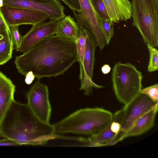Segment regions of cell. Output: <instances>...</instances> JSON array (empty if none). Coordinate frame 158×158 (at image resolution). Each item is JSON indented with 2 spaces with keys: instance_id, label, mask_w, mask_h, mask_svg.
Listing matches in <instances>:
<instances>
[{
  "instance_id": "1",
  "label": "cell",
  "mask_w": 158,
  "mask_h": 158,
  "mask_svg": "<svg viewBox=\"0 0 158 158\" xmlns=\"http://www.w3.org/2000/svg\"><path fill=\"white\" fill-rule=\"evenodd\" d=\"M77 61L75 42L56 35L46 37L16 56L14 63L19 73L26 76L31 72L40 79L61 75Z\"/></svg>"
},
{
  "instance_id": "2",
  "label": "cell",
  "mask_w": 158,
  "mask_h": 158,
  "mask_svg": "<svg viewBox=\"0 0 158 158\" xmlns=\"http://www.w3.org/2000/svg\"><path fill=\"white\" fill-rule=\"evenodd\" d=\"M0 135L19 145H44L50 140L63 138L55 132L53 125L37 117L27 104L15 100L0 125Z\"/></svg>"
},
{
  "instance_id": "3",
  "label": "cell",
  "mask_w": 158,
  "mask_h": 158,
  "mask_svg": "<svg viewBox=\"0 0 158 158\" xmlns=\"http://www.w3.org/2000/svg\"><path fill=\"white\" fill-rule=\"evenodd\" d=\"M113 115L101 107L81 109L53 125L56 133H72L91 135L111 123Z\"/></svg>"
},
{
  "instance_id": "4",
  "label": "cell",
  "mask_w": 158,
  "mask_h": 158,
  "mask_svg": "<svg viewBox=\"0 0 158 158\" xmlns=\"http://www.w3.org/2000/svg\"><path fill=\"white\" fill-rule=\"evenodd\" d=\"M132 25L141 34L145 43L158 46V0H131Z\"/></svg>"
},
{
  "instance_id": "5",
  "label": "cell",
  "mask_w": 158,
  "mask_h": 158,
  "mask_svg": "<svg viewBox=\"0 0 158 158\" xmlns=\"http://www.w3.org/2000/svg\"><path fill=\"white\" fill-rule=\"evenodd\" d=\"M143 78L141 73L133 65L116 63L113 69L111 79L118 101L125 105L141 94Z\"/></svg>"
},
{
  "instance_id": "6",
  "label": "cell",
  "mask_w": 158,
  "mask_h": 158,
  "mask_svg": "<svg viewBox=\"0 0 158 158\" xmlns=\"http://www.w3.org/2000/svg\"><path fill=\"white\" fill-rule=\"evenodd\" d=\"M157 105L158 103L141 93L123 108L116 112L113 115V120L119 123L121 127L119 132L113 140V143L119 142L122 135L138 119Z\"/></svg>"
},
{
  "instance_id": "7",
  "label": "cell",
  "mask_w": 158,
  "mask_h": 158,
  "mask_svg": "<svg viewBox=\"0 0 158 158\" xmlns=\"http://www.w3.org/2000/svg\"><path fill=\"white\" fill-rule=\"evenodd\" d=\"M80 10L78 14L73 11L77 23L88 29L92 34L100 50L107 42L102 27L101 20L93 6L90 0H78Z\"/></svg>"
},
{
  "instance_id": "8",
  "label": "cell",
  "mask_w": 158,
  "mask_h": 158,
  "mask_svg": "<svg viewBox=\"0 0 158 158\" xmlns=\"http://www.w3.org/2000/svg\"><path fill=\"white\" fill-rule=\"evenodd\" d=\"M38 79L26 94L27 105L35 115L43 122L50 123L51 106L48 86Z\"/></svg>"
},
{
  "instance_id": "9",
  "label": "cell",
  "mask_w": 158,
  "mask_h": 158,
  "mask_svg": "<svg viewBox=\"0 0 158 158\" xmlns=\"http://www.w3.org/2000/svg\"><path fill=\"white\" fill-rule=\"evenodd\" d=\"M97 46L94 37L88 30L84 59L81 66L80 67L79 78L81 82L80 90H84V94L85 95H89L91 94L93 88L100 89L103 87L95 83L92 79L95 52Z\"/></svg>"
},
{
  "instance_id": "10",
  "label": "cell",
  "mask_w": 158,
  "mask_h": 158,
  "mask_svg": "<svg viewBox=\"0 0 158 158\" xmlns=\"http://www.w3.org/2000/svg\"><path fill=\"white\" fill-rule=\"evenodd\" d=\"M3 6L38 11L57 21L65 16L64 7L59 0H3Z\"/></svg>"
},
{
  "instance_id": "11",
  "label": "cell",
  "mask_w": 158,
  "mask_h": 158,
  "mask_svg": "<svg viewBox=\"0 0 158 158\" xmlns=\"http://www.w3.org/2000/svg\"><path fill=\"white\" fill-rule=\"evenodd\" d=\"M0 10L8 26H19L23 24L34 25L44 22L49 18L45 13L25 8L3 6Z\"/></svg>"
},
{
  "instance_id": "12",
  "label": "cell",
  "mask_w": 158,
  "mask_h": 158,
  "mask_svg": "<svg viewBox=\"0 0 158 158\" xmlns=\"http://www.w3.org/2000/svg\"><path fill=\"white\" fill-rule=\"evenodd\" d=\"M56 26V21L52 20L33 25L31 29L22 36L19 47L16 51L24 53L43 39L55 34Z\"/></svg>"
},
{
  "instance_id": "13",
  "label": "cell",
  "mask_w": 158,
  "mask_h": 158,
  "mask_svg": "<svg viewBox=\"0 0 158 158\" xmlns=\"http://www.w3.org/2000/svg\"><path fill=\"white\" fill-rule=\"evenodd\" d=\"M110 19L116 23L131 17V6L128 0H102Z\"/></svg>"
},
{
  "instance_id": "14",
  "label": "cell",
  "mask_w": 158,
  "mask_h": 158,
  "mask_svg": "<svg viewBox=\"0 0 158 158\" xmlns=\"http://www.w3.org/2000/svg\"><path fill=\"white\" fill-rule=\"evenodd\" d=\"M15 88L11 80L0 71V125L15 100Z\"/></svg>"
},
{
  "instance_id": "15",
  "label": "cell",
  "mask_w": 158,
  "mask_h": 158,
  "mask_svg": "<svg viewBox=\"0 0 158 158\" xmlns=\"http://www.w3.org/2000/svg\"><path fill=\"white\" fill-rule=\"evenodd\" d=\"M158 105L138 119L132 126L121 137L119 141L127 138L139 136L146 132L154 126Z\"/></svg>"
},
{
  "instance_id": "16",
  "label": "cell",
  "mask_w": 158,
  "mask_h": 158,
  "mask_svg": "<svg viewBox=\"0 0 158 158\" xmlns=\"http://www.w3.org/2000/svg\"><path fill=\"white\" fill-rule=\"evenodd\" d=\"M80 32V28L74 18L65 16L56 21L55 34L75 42Z\"/></svg>"
},
{
  "instance_id": "17",
  "label": "cell",
  "mask_w": 158,
  "mask_h": 158,
  "mask_svg": "<svg viewBox=\"0 0 158 158\" xmlns=\"http://www.w3.org/2000/svg\"><path fill=\"white\" fill-rule=\"evenodd\" d=\"M110 124L104 129L88 138H79L78 141L83 143V145L85 146H109L110 143L116 135L110 129Z\"/></svg>"
},
{
  "instance_id": "18",
  "label": "cell",
  "mask_w": 158,
  "mask_h": 158,
  "mask_svg": "<svg viewBox=\"0 0 158 158\" xmlns=\"http://www.w3.org/2000/svg\"><path fill=\"white\" fill-rule=\"evenodd\" d=\"M14 49L10 27L7 25L0 31V65L10 59Z\"/></svg>"
},
{
  "instance_id": "19",
  "label": "cell",
  "mask_w": 158,
  "mask_h": 158,
  "mask_svg": "<svg viewBox=\"0 0 158 158\" xmlns=\"http://www.w3.org/2000/svg\"><path fill=\"white\" fill-rule=\"evenodd\" d=\"M77 24L80 28V32L78 38L75 43L77 52V61L79 63L80 67H81L82 64L84 59L85 42L88 29L80 24Z\"/></svg>"
},
{
  "instance_id": "20",
  "label": "cell",
  "mask_w": 158,
  "mask_h": 158,
  "mask_svg": "<svg viewBox=\"0 0 158 158\" xmlns=\"http://www.w3.org/2000/svg\"><path fill=\"white\" fill-rule=\"evenodd\" d=\"M150 54L149 64L148 68V72H151L158 69V51L150 45L147 44Z\"/></svg>"
},
{
  "instance_id": "21",
  "label": "cell",
  "mask_w": 158,
  "mask_h": 158,
  "mask_svg": "<svg viewBox=\"0 0 158 158\" xmlns=\"http://www.w3.org/2000/svg\"><path fill=\"white\" fill-rule=\"evenodd\" d=\"M101 22L106 37L107 45H108L114 35V22L111 19H101Z\"/></svg>"
},
{
  "instance_id": "22",
  "label": "cell",
  "mask_w": 158,
  "mask_h": 158,
  "mask_svg": "<svg viewBox=\"0 0 158 158\" xmlns=\"http://www.w3.org/2000/svg\"><path fill=\"white\" fill-rule=\"evenodd\" d=\"M90 0L95 10L101 19H110L102 0Z\"/></svg>"
},
{
  "instance_id": "23",
  "label": "cell",
  "mask_w": 158,
  "mask_h": 158,
  "mask_svg": "<svg viewBox=\"0 0 158 158\" xmlns=\"http://www.w3.org/2000/svg\"><path fill=\"white\" fill-rule=\"evenodd\" d=\"M141 93L146 95L154 102L158 103V84L142 89Z\"/></svg>"
},
{
  "instance_id": "24",
  "label": "cell",
  "mask_w": 158,
  "mask_h": 158,
  "mask_svg": "<svg viewBox=\"0 0 158 158\" xmlns=\"http://www.w3.org/2000/svg\"><path fill=\"white\" fill-rule=\"evenodd\" d=\"M10 29L14 49L16 51L19 47L22 36L19 33L18 26H12L10 27Z\"/></svg>"
},
{
  "instance_id": "25",
  "label": "cell",
  "mask_w": 158,
  "mask_h": 158,
  "mask_svg": "<svg viewBox=\"0 0 158 158\" xmlns=\"http://www.w3.org/2000/svg\"><path fill=\"white\" fill-rule=\"evenodd\" d=\"M63 2L73 11L77 12L80 10V6L78 0H59Z\"/></svg>"
},
{
  "instance_id": "26",
  "label": "cell",
  "mask_w": 158,
  "mask_h": 158,
  "mask_svg": "<svg viewBox=\"0 0 158 158\" xmlns=\"http://www.w3.org/2000/svg\"><path fill=\"white\" fill-rule=\"evenodd\" d=\"M121 127V124L119 123L114 121H112L110 125V128L111 131L115 133L116 135L119 132Z\"/></svg>"
},
{
  "instance_id": "27",
  "label": "cell",
  "mask_w": 158,
  "mask_h": 158,
  "mask_svg": "<svg viewBox=\"0 0 158 158\" xmlns=\"http://www.w3.org/2000/svg\"><path fill=\"white\" fill-rule=\"evenodd\" d=\"M19 145L16 143L5 138L0 140V146H13Z\"/></svg>"
},
{
  "instance_id": "28",
  "label": "cell",
  "mask_w": 158,
  "mask_h": 158,
  "mask_svg": "<svg viewBox=\"0 0 158 158\" xmlns=\"http://www.w3.org/2000/svg\"><path fill=\"white\" fill-rule=\"evenodd\" d=\"M25 76V82L27 84H31L35 78V76L31 72H28Z\"/></svg>"
},
{
  "instance_id": "29",
  "label": "cell",
  "mask_w": 158,
  "mask_h": 158,
  "mask_svg": "<svg viewBox=\"0 0 158 158\" xmlns=\"http://www.w3.org/2000/svg\"><path fill=\"white\" fill-rule=\"evenodd\" d=\"M111 70V68L110 66L107 64L104 65L102 67L101 70L102 73L104 74H107L109 73Z\"/></svg>"
},
{
  "instance_id": "30",
  "label": "cell",
  "mask_w": 158,
  "mask_h": 158,
  "mask_svg": "<svg viewBox=\"0 0 158 158\" xmlns=\"http://www.w3.org/2000/svg\"><path fill=\"white\" fill-rule=\"evenodd\" d=\"M7 25L3 17L0 10V31L2 28Z\"/></svg>"
},
{
  "instance_id": "31",
  "label": "cell",
  "mask_w": 158,
  "mask_h": 158,
  "mask_svg": "<svg viewBox=\"0 0 158 158\" xmlns=\"http://www.w3.org/2000/svg\"><path fill=\"white\" fill-rule=\"evenodd\" d=\"M3 6V0H0V8Z\"/></svg>"
}]
</instances>
